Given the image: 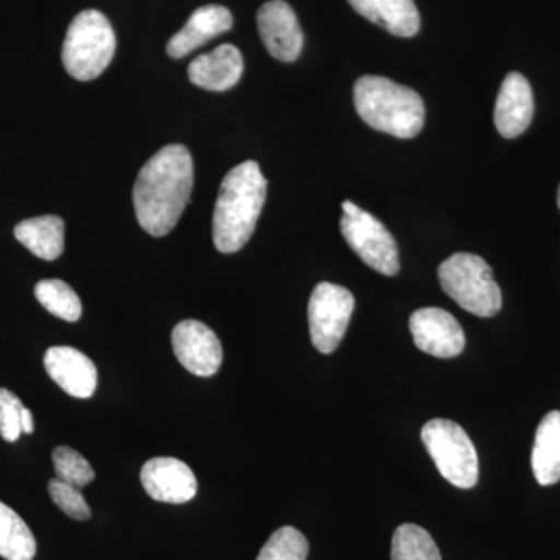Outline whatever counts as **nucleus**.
<instances>
[{"label": "nucleus", "mask_w": 560, "mask_h": 560, "mask_svg": "<svg viewBox=\"0 0 560 560\" xmlns=\"http://www.w3.org/2000/svg\"><path fill=\"white\" fill-rule=\"evenodd\" d=\"M194 189V160L187 147H164L140 168L132 189L136 219L153 237L175 230Z\"/></svg>", "instance_id": "nucleus-1"}, {"label": "nucleus", "mask_w": 560, "mask_h": 560, "mask_svg": "<svg viewBox=\"0 0 560 560\" xmlns=\"http://www.w3.org/2000/svg\"><path fill=\"white\" fill-rule=\"evenodd\" d=\"M267 187L256 161L242 162L221 180L212 223L213 243L220 253H237L250 241L267 200Z\"/></svg>", "instance_id": "nucleus-2"}, {"label": "nucleus", "mask_w": 560, "mask_h": 560, "mask_svg": "<svg viewBox=\"0 0 560 560\" xmlns=\"http://www.w3.org/2000/svg\"><path fill=\"white\" fill-rule=\"evenodd\" d=\"M353 103L361 119L374 130L399 139L422 131L425 105L418 92L378 75H364L353 86Z\"/></svg>", "instance_id": "nucleus-3"}, {"label": "nucleus", "mask_w": 560, "mask_h": 560, "mask_svg": "<svg viewBox=\"0 0 560 560\" xmlns=\"http://www.w3.org/2000/svg\"><path fill=\"white\" fill-rule=\"evenodd\" d=\"M116 54V35L108 18L84 10L70 22L62 44V65L72 79L91 81L101 77Z\"/></svg>", "instance_id": "nucleus-4"}, {"label": "nucleus", "mask_w": 560, "mask_h": 560, "mask_svg": "<svg viewBox=\"0 0 560 560\" xmlns=\"http://www.w3.org/2000/svg\"><path fill=\"white\" fill-rule=\"evenodd\" d=\"M442 290L471 315L490 318L501 311L503 298L492 268L477 254L456 253L438 270Z\"/></svg>", "instance_id": "nucleus-5"}, {"label": "nucleus", "mask_w": 560, "mask_h": 560, "mask_svg": "<svg viewBox=\"0 0 560 560\" xmlns=\"http://www.w3.org/2000/svg\"><path fill=\"white\" fill-rule=\"evenodd\" d=\"M422 442L445 480L459 489L477 486L480 463L463 427L447 419L429 420L422 429Z\"/></svg>", "instance_id": "nucleus-6"}, {"label": "nucleus", "mask_w": 560, "mask_h": 560, "mask_svg": "<svg viewBox=\"0 0 560 560\" xmlns=\"http://www.w3.org/2000/svg\"><path fill=\"white\" fill-rule=\"evenodd\" d=\"M340 226L345 241L368 267L383 276L399 272V246L381 220L352 201H345Z\"/></svg>", "instance_id": "nucleus-7"}, {"label": "nucleus", "mask_w": 560, "mask_h": 560, "mask_svg": "<svg viewBox=\"0 0 560 560\" xmlns=\"http://www.w3.org/2000/svg\"><path fill=\"white\" fill-rule=\"evenodd\" d=\"M355 308V298L345 287L320 282L308 301V326L313 346L320 353L338 349Z\"/></svg>", "instance_id": "nucleus-8"}, {"label": "nucleus", "mask_w": 560, "mask_h": 560, "mask_svg": "<svg viewBox=\"0 0 560 560\" xmlns=\"http://www.w3.org/2000/svg\"><path fill=\"white\" fill-rule=\"evenodd\" d=\"M172 346L179 363L198 377H212L223 363L219 337L201 320L186 319L176 324Z\"/></svg>", "instance_id": "nucleus-9"}, {"label": "nucleus", "mask_w": 560, "mask_h": 560, "mask_svg": "<svg viewBox=\"0 0 560 560\" xmlns=\"http://www.w3.org/2000/svg\"><path fill=\"white\" fill-rule=\"evenodd\" d=\"M410 330L418 349L436 359H455L466 346L463 327L452 313L442 308H419L412 313Z\"/></svg>", "instance_id": "nucleus-10"}, {"label": "nucleus", "mask_w": 560, "mask_h": 560, "mask_svg": "<svg viewBox=\"0 0 560 560\" xmlns=\"http://www.w3.org/2000/svg\"><path fill=\"white\" fill-rule=\"evenodd\" d=\"M257 27L265 47L276 60L293 62L300 58L304 33L289 3L283 0L264 3L257 13Z\"/></svg>", "instance_id": "nucleus-11"}, {"label": "nucleus", "mask_w": 560, "mask_h": 560, "mask_svg": "<svg viewBox=\"0 0 560 560\" xmlns=\"http://www.w3.org/2000/svg\"><path fill=\"white\" fill-rule=\"evenodd\" d=\"M140 482L151 499L161 503L183 504L197 495L198 482L184 460L153 458L143 464Z\"/></svg>", "instance_id": "nucleus-12"}, {"label": "nucleus", "mask_w": 560, "mask_h": 560, "mask_svg": "<svg viewBox=\"0 0 560 560\" xmlns=\"http://www.w3.org/2000/svg\"><path fill=\"white\" fill-rule=\"evenodd\" d=\"M44 368L51 381L77 399H90L97 389V368L80 350L55 346L44 355Z\"/></svg>", "instance_id": "nucleus-13"}, {"label": "nucleus", "mask_w": 560, "mask_h": 560, "mask_svg": "<svg viewBox=\"0 0 560 560\" xmlns=\"http://www.w3.org/2000/svg\"><path fill=\"white\" fill-rule=\"evenodd\" d=\"M533 116L534 95L529 81L522 73H508L501 83L493 113L497 130L504 139L518 138L528 130Z\"/></svg>", "instance_id": "nucleus-14"}, {"label": "nucleus", "mask_w": 560, "mask_h": 560, "mask_svg": "<svg viewBox=\"0 0 560 560\" xmlns=\"http://www.w3.org/2000/svg\"><path fill=\"white\" fill-rule=\"evenodd\" d=\"M234 25L226 7L206 5L194 11L183 28L167 44L168 57L179 60L221 33L230 32Z\"/></svg>", "instance_id": "nucleus-15"}, {"label": "nucleus", "mask_w": 560, "mask_h": 560, "mask_svg": "<svg viewBox=\"0 0 560 560\" xmlns=\"http://www.w3.org/2000/svg\"><path fill=\"white\" fill-rule=\"evenodd\" d=\"M242 73L243 57L232 44H223L210 54L200 55L189 66V80L206 91L231 90L242 79Z\"/></svg>", "instance_id": "nucleus-16"}, {"label": "nucleus", "mask_w": 560, "mask_h": 560, "mask_svg": "<svg viewBox=\"0 0 560 560\" xmlns=\"http://www.w3.org/2000/svg\"><path fill=\"white\" fill-rule=\"evenodd\" d=\"M368 21L381 25L390 35L411 38L420 28V14L415 0H348Z\"/></svg>", "instance_id": "nucleus-17"}, {"label": "nucleus", "mask_w": 560, "mask_h": 560, "mask_svg": "<svg viewBox=\"0 0 560 560\" xmlns=\"http://www.w3.org/2000/svg\"><path fill=\"white\" fill-rule=\"evenodd\" d=\"M530 466L540 486L560 481V411L548 412L537 427Z\"/></svg>", "instance_id": "nucleus-18"}, {"label": "nucleus", "mask_w": 560, "mask_h": 560, "mask_svg": "<svg viewBox=\"0 0 560 560\" xmlns=\"http://www.w3.org/2000/svg\"><path fill=\"white\" fill-rule=\"evenodd\" d=\"M14 237L31 250L33 256L54 261L65 250V221L57 215L24 220L14 228Z\"/></svg>", "instance_id": "nucleus-19"}, {"label": "nucleus", "mask_w": 560, "mask_h": 560, "mask_svg": "<svg viewBox=\"0 0 560 560\" xmlns=\"http://www.w3.org/2000/svg\"><path fill=\"white\" fill-rule=\"evenodd\" d=\"M0 556L7 560H33L36 540L27 523L0 501Z\"/></svg>", "instance_id": "nucleus-20"}, {"label": "nucleus", "mask_w": 560, "mask_h": 560, "mask_svg": "<svg viewBox=\"0 0 560 560\" xmlns=\"http://www.w3.org/2000/svg\"><path fill=\"white\" fill-rule=\"evenodd\" d=\"M35 296L47 312L68 323L79 320L83 312L79 294L65 280H40L36 283Z\"/></svg>", "instance_id": "nucleus-21"}, {"label": "nucleus", "mask_w": 560, "mask_h": 560, "mask_svg": "<svg viewBox=\"0 0 560 560\" xmlns=\"http://www.w3.org/2000/svg\"><path fill=\"white\" fill-rule=\"evenodd\" d=\"M390 560H442L436 541L429 530L405 523L394 533Z\"/></svg>", "instance_id": "nucleus-22"}, {"label": "nucleus", "mask_w": 560, "mask_h": 560, "mask_svg": "<svg viewBox=\"0 0 560 560\" xmlns=\"http://www.w3.org/2000/svg\"><path fill=\"white\" fill-rule=\"evenodd\" d=\"M308 541L293 526H283L271 534L257 560H307Z\"/></svg>", "instance_id": "nucleus-23"}, {"label": "nucleus", "mask_w": 560, "mask_h": 560, "mask_svg": "<svg viewBox=\"0 0 560 560\" xmlns=\"http://www.w3.org/2000/svg\"><path fill=\"white\" fill-rule=\"evenodd\" d=\"M51 459H54L55 474L61 481L79 489L86 488L91 481H94L95 471L91 464L73 448L57 447L51 453Z\"/></svg>", "instance_id": "nucleus-24"}, {"label": "nucleus", "mask_w": 560, "mask_h": 560, "mask_svg": "<svg viewBox=\"0 0 560 560\" xmlns=\"http://www.w3.org/2000/svg\"><path fill=\"white\" fill-rule=\"evenodd\" d=\"M49 493L54 503L69 517L75 521H90L91 508L84 500L83 493L75 486L54 478L49 481Z\"/></svg>", "instance_id": "nucleus-25"}, {"label": "nucleus", "mask_w": 560, "mask_h": 560, "mask_svg": "<svg viewBox=\"0 0 560 560\" xmlns=\"http://www.w3.org/2000/svg\"><path fill=\"white\" fill-rule=\"evenodd\" d=\"M24 405L16 394L0 388V436L7 442H16L22 434L21 416Z\"/></svg>", "instance_id": "nucleus-26"}, {"label": "nucleus", "mask_w": 560, "mask_h": 560, "mask_svg": "<svg viewBox=\"0 0 560 560\" xmlns=\"http://www.w3.org/2000/svg\"><path fill=\"white\" fill-rule=\"evenodd\" d=\"M22 433L32 434L35 431V420H33L32 411L24 407L21 416Z\"/></svg>", "instance_id": "nucleus-27"}, {"label": "nucleus", "mask_w": 560, "mask_h": 560, "mask_svg": "<svg viewBox=\"0 0 560 560\" xmlns=\"http://www.w3.org/2000/svg\"><path fill=\"white\" fill-rule=\"evenodd\" d=\"M558 205H559V209H560V186H559V194H558Z\"/></svg>", "instance_id": "nucleus-28"}]
</instances>
